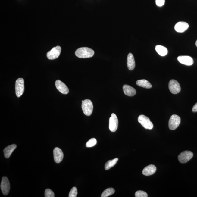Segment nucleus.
Segmentation results:
<instances>
[{"mask_svg": "<svg viewBox=\"0 0 197 197\" xmlns=\"http://www.w3.org/2000/svg\"><path fill=\"white\" fill-rule=\"evenodd\" d=\"M156 167L153 165H150L145 167L142 171V174L146 176L153 175L156 172Z\"/></svg>", "mask_w": 197, "mask_h": 197, "instance_id": "16", "label": "nucleus"}, {"mask_svg": "<svg viewBox=\"0 0 197 197\" xmlns=\"http://www.w3.org/2000/svg\"><path fill=\"white\" fill-rule=\"evenodd\" d=\"M165 0H156L155 2L157 6L161 7L163 6L165 3Z\"/></svg>", "mask_w": 197, "mask_h": 197, "instance_id": "27", "label": "nucleus"}, {"mask_svg": "<svg viewBox=\"0 0 197 197\" xmlns=\"http://www.w3.org/2000/svg\"><path fill=\"white\" fill-rule=\"evenodd\" d=\"M55 86L57 89L62 94H67L69 93V90L66 85L60 80H57L55 82Z\"/></svg>", "mask_w": 197, "mask_h": 197, "instance_id": "12", "label": "nucleus"}, {"mask_svg": "<svg viewBox=\"0 0 197 197\" xmlns=\"http://www.w3.org/2000/svg\"><path fill=\"white\" fill-rule=\"evenodd\" d=\"M123 90L124 94L128 96H133L136 94V91L135 89L128 85H124L123 86Z\"/></svg>", "mask_w": 197, "mask_h": 197, "instance_id": "15", "label": "nucleus"}, {"mask_svg": "<svg viewBox=\"0 0 197 197\" xmlns=\"http://www.w3.org/2000/svg\"><path fill=\"white\" fill-rule=\"evenodd\" d=\"M181 122V118L179 116L173 115L171 116L169 121V127L171 130H174L179 127Z\"/></svg>", "mask_w": 197, "mask_h": 197, "instance_id": "5", "label": "nucleus"}, {"mask_svg": "<svg viewBox=\"0 0 197 197\" xmlns=\"http://www.w3.org/2000/svg\"><path fill=\"white\" fill-rule=\"evenodd\" d=\"M118 120L115 114H112L109 119V129L111 132H115L118 127Z\"/></svg>", "mask_w": 197, "mask_h": 197, "instance_id": "10", "label": "nucleus"}, {"mask_svg": "<svg viewBox=\"0 0 197 197\" xmlns=\"http://www.w3.org/2000/svg\"><path fill=\"white\" fill-rule=\"evenodd\" d=\"M61 48L60 46L53 48L47 53V58L49 60H54L58 58L61 53Z\"/></svg>", "mask_w": 197, "mask_h": 197, "instance_id": "9", "label": "nucleus"}, {"mask_svg": "<svg viewBox=\"0 0 197 197\" xmlns=\"http://www.w3.org/2000/svg\"><path fill=\"white\" fill-rule=\"evenodd\" d=\"M45 197H55L54 193L51 190L47 189L45 191Z\"/></svg>", "mask_w": 197, "mask_h": 197, "instance_id": "26", "label": "nucleus"}, {"mask_svg": "<svg viewBox=\"0 0 197 197\" xmlns=\"http://www.w3.org/2000/svg\"><path fill=\"white\" fill-rule=\"evenodd\" d=\"M127 66L130 70H134L136 64L133 55L131 53H129L127 57Z\"/></svg>", "mask_w": 197, "mask_h": 197, "instance_id": "17", "label": "nucleus"}, {"mask_svg": "<svg viewBox=\"0 0 197 197\" xmlns=\"http://www.w3.org/2000/svg\"><path fill=\"white\" fill-rule=\"evenodd\" d=\"M25 89L24 79L22 78L17 79L15 83V93L17 97L19 98L23 94Z\"/></svg>", "mask_w": 197, "mask_h": 197, "instance_id": "4", "label": "nucleus"}, {"mask_svg": "<svg viewBox=\"0 0 197 197\" xmlns=\"http://www.w3.org/2000/svg\"><path fill=\"white\" fill-rule=\"evenodd\" d=\"M169 89L173 94H178L181 91V87L178 82L175 80H171L169 83Z\"/></svg>", "mask_w": 197, "mask_h": 197, "instance_id": "7", "label": "nucleus"}, {"mask_svg": "<svg viewBox=\"0 0 197 197\" xmlns=\"http://www.w3.org/2000/svg\"><path fill=\"white\" fill-rule=\"evenodd\" d=\"M193 157L192 152L189 151H185L180 154L178 158L181 163H186L191 159Z\"/></svg>", "mask_w": 197, "mask_h": 197, "instance_id": "6", "label": "nucleus"}, {"mask_svg": "<svg viewBox=\"0 0 197 197\" xmlns=\"http://www.w3.org/2000/svg\"><path fill=\"white\" fill-rule=\"evenodd\" d=\"M115 192L114 189L113 188H109L105 190L102 193V197H107L114 194Z\"/></svg>", "mask_w": 197, "mask_h": 197, "instance_id": "22", "label": "nucleus"}, {"mask_svg": "<svg viewBox=\"0 0 197 197\" xmlns=\"http://www.w3.org/2000/svg\"><path fill=\"white\" fill-rule=\"evenodd\" d=\"M77 194V188L73 187L72 188L69 194V197H76Z\"/></svg>", "mask_w": 197, "mask_h": 197, "instance_id": "24", "label": "nucleus"}, {"mask_svg": "<svg viewBox=\"0 0 197 197\" xmlns=\"http://www.w3.org/2000/svg\"><path fill=\"white\" fill-rule=\"evenodd\" d=\"M76 56L80 58H91L94 55V50L87 47L79 48L75 51Z\"/></svg>", "mask_w": 197, "mask_h": 197, "instance_id": "1", "label": "nucleus"}, {"mask_svg": "<svg viewBox=\"0 0 197 197\" xmlns=\"http://www.w3.org/2000/svg\"><path fill=\"white\" fill-rule=\"evenodd\" d=\"M195 44H196V45L197 46V40L196 41V43H195Z\"/></svg>", "mask_w": 197, "mask_h": 197, "instance_id": "29", "label": "nucleus"}, {"mask_svg": "<svg viewBox=\"0 0 197 197\" xmlns=\"http://www.w3.org/2000/svg\"><path fill=\"white\" fill-rule=\"evenodd\" d=\"M82 109L84 114L89 116L92 113L93 105L92 102L89 99H86L82 101Z\"/></svg>", "mask_w": 197, "mask_h": 197, "instance_id": "2", "label": "nucleus"}, {"mask_svg": "<svg viewBox=\"0 0 197 197\" xmlns=\"http://www.w3.org/2000/svg\"><path fill=\"white\" fill-rule=\"evenodd\" d=\"M138 121L145 129L149 130L153 129V125L152 123L146 116L143 115H139L138 117Z\"/></svg>", "mask_w": 197, "mask_h": 197, "instance_id": "3", "label": "nucleus"}, {"mask_svg": "<svg viewBox=\"0 0 197 197\" xmlns=\"http://www.w3.org/2000/svg\"><path fill=\"white\" fill-rule=\"evenodd\" d=\"M189 27V25L186 22H179L174 26V29L177 32L183 33L187 30Z\"/></svg>", "mask_w": 197, "mask_h": 197, "instance_id": "14", "label": "nucleus"}, {"mask_svg": "<svg viewBox=\"0 0 197 197\" xmlns=\"http://www.w3.org/2000/svg\"><path fill=\"white\" fill-rule=\"evenodd\" d=\"M96 143V139L95 138H92L89 139L86 143V146L87 148L92 147L95 145Z\"/></svg>", "mask_w": 197, "mask_h": 197, "instance_id": "23", "label": "nucleus"}, {"mask_svg": "<svg viewBox=\"0 0 197 197\" xmlns=\"http://www.w3.org/2000/svg\"><path fill=\"white\" fill-rule=\"evenodd\" d=\"M148 196L147 193L142 191H138L135 193L136 197H147Z\"/></svg>", "mask_w": 197, "mask_h": 197, "instance_id": "25", "label": "nucleus"}, {"mask_svg": "<svg viewBox=\"0 0 197 197\" xmlns=\"http://www.w3.org/2000/svg\"><path fill=\"white\" fill-rule=\"evenodd\" d=\"M177 60L180 63L187 66H191L193 64V58L189 56H180L178 57Z\"/></svg>", "mask_w": 197, "mask_h": 197, "instance_id": "13", "label": "nucleus"}, {"mask_svg": "<svg viewBox=\"0 0 197 197\" xmlns=\"http://www.w3.org/2000/svg\"><path fill=\"white\" fill-rule=\"evenodd\" d=\"M136 84L139 87L145 88V89H149L152 87V85L148 81L142 79L137 80L136 82Z\"/></svg>", "mask_w": 197, "mask_h": 197, "instance_id": "19", "label": "nucleus"}, {"mask_svg": "<svg viewBox=\"0 0 197 197\" xmlns=\"http://www.w3.org/2000/svg\"><path fill=\"white\" fill-rule=\"evenodd\" d=\"M192 111L193 113H196V112H197V103L195 104L194 106H193Z\"/></svg>", "mask_w": 197, "mask_h": 197, "instance_id": "28", "label": "nucleus"}, {"mask_svg": "<svg viewBox=\"0 0 197 197\" xmlns=\"http://www.w3.org/2000/svg\"><path fill=\"white\" fill-rule=\"evenodd\" d=\"M16 145L13 144L6 147L3 150L4 156L6 158H9L12 153L17 148Z\"/></svg>", "mask_w": 197, "mask_h": 197, "instance_id": "18", "label": "nucleus"}, {"mask_svg": "<svg viewBox=\"0 0 197 197\" xmlns=\"http://www.w3.org/2000/svg\"><path fill=\"white\" fill-rule=\"evenodd\" d=\"M118 160V158H115L113 160L108 161L105 165V170H108L113 167L117 164Z\"/></svg>", "mask_w": 197, "mask_h": 197, "instance_id": "21", "label": "nucleus"}, {"mask_svg": "<svg viewBox=\"0 0 197 197\" xmlns=\"http://www.w3.org/2000/svg\"><path fill=\"white\" fill-rule=\"evenodd\" d=\"M155 49L157 53L161 56H166L168 52L166 48L161 45H159L155 46Z\"/></svg>", "mask_w": 197, "mask_h": 197, "instance_id": "20", "label": "nucleus"}, {"mask_svg": "<svg viewBox=\"0 0 197 197\" xmlns=\"http://www.w3.org/2000/svg\"><path fill=\"white\" fill-rule=\"evenodd\" d=\"M1 188L2 191L4 195H7L9 192L10 186L9 180L6 176L3 177L2 180Z\"/></svg>", "mask_w": 197, "mask_h": 197, "instance_id": "8", "label": "nucleus"}, {"mask_svg": "<svg viewBox=\"0 0 197 197\" xmlns=\"http://www.w3.org/2000/svg\"><path fill=\"white\" fill-rule=\"evenodd\" d=\"M54 159L56 163H59L63 160L64 154L62 150L60 148H55L53 150Z\"/></svg>", "mask_w": 197, "mask_h": 197, "instance_id": "11", "label": "nucleus"}]
</instances>
